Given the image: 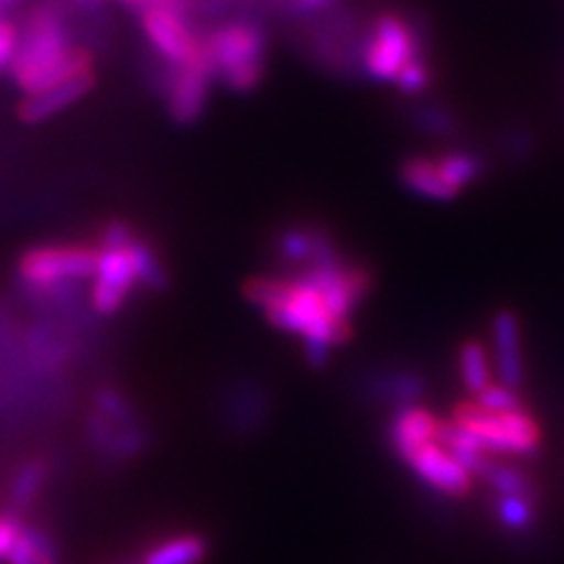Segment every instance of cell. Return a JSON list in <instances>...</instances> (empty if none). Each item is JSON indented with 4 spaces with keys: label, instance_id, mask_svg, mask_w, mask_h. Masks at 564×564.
<instances>
[{
    "label": "cell",
    "instance_id": "cell-1",
    "mask_svg": "<svg viewBox=\"0 0 564 564\" xmlns=\"http://www.w3.org/2000/svg\"><path fill=\"white\" fill-rule=\"evenodd\" d=\"M93 62V52L76 45L64 12L55 3H43L29 14L24 29H20V47L10 66V76L24 95H35L95 70Z\"/></svg>",
    "mask_w": 564,
    "mask_h": 564
},
{
    "label": "cell",
    "instance_id": "cell-2",
    "mask_svg": "<svg viewBox=\"0 0 564 564\" xmlns=\"http://www.w3.org/2000/svg\"><path fill=\"white\" fill-rule=\"evenodd\" d=\"M97 259V245L59 242L31 247L17 261V282L26 294L43 302L74 299L83 280H93Z\"/></svg>",
    "mask_w": 564,
    "mask_h": 564
},
{
    "label": "cell",
    "instance_id": "cell-3",
    "mask_svg": "<svg viewBox=\"0 0 564 564\" xmlns=\"http://www.w3.org/2000/svg\"><path fill=\"white\" fill-rule=\"evenodd\" d=\"M207 62L228 90L250 93L263 78L267 33L257 20H224L203 35Z\"/></svg>",
    "mask_w": 564,
    "mask_h": 564
},
{
    "label": "cell",
    "instance_id": "cell-4",
    "mask_svg": "<svg viewBox=\"0 0 564 564\" xmlns=\"http://www.w3.org/2000/svg\"><path fill=\"white\" fill-rule=\"evenodd\" d=\"M452 421L470 433L487 454L532 456L541 449V426L527 410L489 412L478 400L456 402Z\"/></svg>",
    "mask_w": 564,
    "mask_h": 564
},
{
    "label": "cell",
    "instance_id": "cell-5",
    "mask_svg": "<svg viewBox=\"0 0 564 564\" xmlns=\"http://www.w3.org/2000/svg\"><path fill=\"white\" fill-rule=\"evenodd\" d=\"M421 57V41L414 22L398 12H383L360 45L362 70L379 83H395L400 70Z\"/></svg>",
    "mask_w": 564,
    "mask_h": 564
},
{
    "label": "cell",
    "instance_id": "cell-6",
    "mask_svg": "<svg viewBox=\"0 0 564 564\" xmlns=\"http://www.w3.org/2000/svg\"><path fill=\"white\" fill-rule=\"evenodd\" d=\"M134 236L122 245H97L99 259L97 271L93 275L90 306L101 317L116 315L128 304L132 290L137 288V275L130 254V242L134 240Z\"/></svg>",
    "mask_w": 564,
    "mask_h": 564
},
{
    "label": "cell",
    "instance_id": "cell-7",
    "mask_svg": "<svg viewBox=\"0 0 564 564\" xmlns=\"http://www.w3.org/2000/svg\"><path fill=\"white\" fill-rule=\"evenodd\" d=\"M141 29L155 57L167 66H184L203 57V35L196 33L186 14L165 8H147L141 12Z\"/></svg>",
    "mask_w": 564,
    "mask_h": 564
},
{
    "label": "cell",
    "instance_id": "cell-8",
    "mask_svg": "<svg viewBox=\"0 0 564 564\" xmlns=\"http://www.w3.org/2000/svg\"><path fill=\"white\" fill-rule=\"evenodd\" d=\"M212 78L215 74L205 52L196 62L170 68L163 93L167 97V113L176 126H193L205 113Z\"/></svg>",
    "mask_w": 564,
    "mask_h": 564
},
{
    "label": "cell",
    "instance_id": "cell-9",
    "mask_svg": "<svg viewBox=\"0 0 564 564\" xmlns=\"http://www.w3.org/2000/svg\"><path fill=\"white\" fill-rule=\"evenodd\" d=\"M416 478L449 499H466L473 489V475L437 443L423 445L408 462Z\"/></svg>",
    "mask_w": 564,
    "mask_h": 564
},
{
    "label": "cell",
    "instance_id": "cell-10",
    "mask_svg": "<svg viewBox=\"0 0 564 564\" xmlns=\"http://www.w3.org/2000/svg\"><path fill=\"white\" fill-rule=\"evenodd\" d=\"M440 421L443 419H437L429 408H421V404H408V408L395 410L391 423H388V443H391V449L402 462H408L416 449L435 443Z\"/></svg>",
    "mask_w": 564,
    "mask_h": 564
},
{
    "label": "cell",
    "instance_id": "cell-11",
    "mask_svg": "<svg viewBox=\"0 0 564 564\" xmlns=\"http://www.w3.org/2000/svg\"><path fill=\"white\" fill-rule=\"evenodd\" d=\"M491 341L494 356H497V369L501 383L520 391L524 381L522 344H520V317L516 311L501 308L491 317Z\"/></svg>",
    "mask_w": 564,
    "mask_h": 564
},
{
    "label": "cell",
    "instance_id": "cell-12",
    "mask_svg": "<svg viewBox=\"0 0 564 564\" xmlns=\"http://www.w3.org/2000/svg\"><path fill=\"white\" fill-rule=\"evenodd\" d=\"M93 87H95V70H87V74L68 78L59 85H52L43 93L26 95L24 101L20 104V118L26 122V126H39V122L55 118L57 113L68 109V106L80 101L87 93L93 90Z\"/></svg>",
    "mask_w": 564,
    "mask_h": 564
},
{
    "label": "cell",
    "instance_id": "cell-13",
    "mask_svg": "<svg viewBox=\"0 0 564 564\" xmlns=\"http://www.w3.org/2000/svg\"><path fill=\"white\" fill-rule=\"evenodd\" d=\"M271 410H269V393L259 381H236L228 386L224 393V416L226 426L231 431H240L242 419L247 421V435L263 429ZM245 435V433H242Z\"/></svg>",
    "mask_w": 564,
    "mask_h": 564
},
{
    "label": "cell",
    "instance_id": "cell-14",
    "mask_svg": "<svg viewBox=\"0 0 564 564\" xmlns=\"http://www.w3.org/2000/svg\"><path fill=\"white\" fill-rule=\"evenodd\" d=\"M365 393L388 408L400 410L408 404H419L421 395L426 393V379L414 369H377L365 379Z\"/></svg>",
    "mask_w": 564,
    "mask_h": 564
},
{
    "label": "cell",
    "instance_id": "cell-15",
    "mask_svg": "<svg viewBox=\"0 0 564 564\" xmlns=\"http://www.w3.org/2000/svg\"><path fill=\"white\" fill-rule=\"evenodd\" d=\"M400 182L412 191L414 196L433 203H452L458 198V193L443 180L437 172L435 158L431 155H412L400 165Z\"/></svg>",
    "mask_w": 564,
    "mask_h": 564
},
{
    "label": "cell",
    "instance_id": "cell-16",
    "mask_svg": "<svg viewBox=\"0 0 564 564\" xmlns=\"http://www.w3.org/2000/svg\"><path fill=\"white\" fill-rule=\"evenodd\" d=\"M47 475H50V466L45 458H41V456L26 458V462L17 468V473L10 480V491H8L10 506L8 508L14 510V513L24 516L43 494V489L47 485Z\"/></svg>",
    "mask_w": 564,
    "mask_h": 564
},
{
    "label": "cell",
    "instance_id": "cell-17",
    "mask_svg": "<svg viewBox=\"0 0 564 564\" xmlns=\"http://www.w3.org/2000/svg\"><path fill=\"white\" fill-rule=\"evenodd\" d=\"M207 553L209 545L200 534H176L151 545L139 564H203Z\"/></svg>",
    "mask_w": 564,
    "mask_h": 564
},
{
    "label": "cell",
    "instance_id": "cell-18",
    "mask_svg": "<svg viewBox=\"0 0 564 564\" xmlns=\"http://www.w3.org/2000/svg\"><path fill=\"white\" fill-rule=\"evenodd\" d=\"M6 564H59L57 541L45 527L26 522Z\"/></svg>",
    "mask_w": 564,
    "mask_h": 564
},
{
    "label": "cell",
    "instance_id": "cell-19",
    "mask_svg": "<svg viewBox=\"0 0 564 564\" xmlns=\"http://www.w3.org/2000/svg\"><path fill=\"white\" fill-rule=\"evenodd\" d=\"M437 172L443 174V180L462 196V191L475 184L485 174L487 165L478 153L473 151H447L435 158Z\"/></svg>",
    "mask_w": 564,
    "mask_h": 564
},
{
    "label": "cell",
    "instance_id": "cell-20",
    "mask_svg": "<svg viewBox=\"0 0 564 564\" xmlns=\"http://www.w3.org/2000/svg\"><path fill=\"white\" fill-rule=\"evenodd\" d=\"M130 254L139 288H144L149 292H165L170 288V273L151 242L134 236V240L130 242Z\"/></svg>",
    "mask_w": 564,
    "mask_h": 564
},
{
    "label": "cell",
    "instance_id": "cell-21",
    "mask_svg": "<svg viewBox=\"0 0 564 564\" xmlns=\"http://www.w3.org/2000/svg\"><path fill=\"white\" fill-rule=\"evenodd\" d=\"M458 375L466 386V391L480 395L491 383V365L485 344L478 339H468L458 348Z\"/></svg>",
    "mask_w": 564,
    "mask_h": 564
},
{
    "label": "cell",
    "instance_id": "cell-22",
    "mask_svg": "<svg viewBox=\"0 0 564 564\" xmlns=\"http://www.w3.org/2000/svg\"><path fill=\"white\" fill-rule=\"evenodd\" d=\"M494 516H497V520L508 532L524 534L527 529L534 527L536 520L534 497H503V494H497V499H494Z\"/></svg>",
    "mask_w": 564,
    "mask_h": 564
},
{
    "label": "cell",
    "instance_id": "cell-23",
    "mask_svg": "<svg viewBox=\"0 0 564 564\" xmlns=\"http://www.w3.org/2000/svg\"><path fill=\"white\" fill-rule=\"evenodd\" d=\"M480 478L494 491L503 494V497H534L536 499V487H534L532 480H529V475H524L522 470H518L513 466L497 464L494 458H491L489 466L485 468Z\"/></svg>",
    "mask_w": 564,
    "mask_h": 564
},
{
    "label": "cell",
    "instance_id": "cell-24",
    "mask_svg": "<svg viewBox=\"0 0 564 564\" xmlns=\"http://www.w3.org/2000/svg\"><path fill=\"white\" fill-rule=\"evenodd\" d=\"M485 410L489 412H516V410H524L520 391L516 388H508L503 383H489L480 395H475Z\"/></svg>",
    "mask_w": 564,
    "mask_h": 564
},
{
    "label": "cell",
    "instance_id": "cell-25",
    "mask_svg": "<svg viewBox=\"0 0 564 564\" xmlns=\"http://www.w3.org/2000/svg\"><path fill=\"white\" fill-rule=\"evenodd\" d=\"M26 518L22 513H14V510L6 508L0 510V562H8L17 539L24 532Z\"/></svg>",
    "mask_w": 564,
    "mask_h": 564
},
{
    "label": "cell",
    "instance_id": "cell-26",
    "mask_svg": "<svg viewBox=\"0 0 564 564\" xmlns=\"http://www.w3.org/2000/svg\"><path fill=\"white\" fill-rule=\"evenodd\" d=\"M395 83H398V87H400L404 95H419V93H423L429 87L431 70H429L426 64H423V59L419 57V59L410 62L408 66L400 70V76L395 78Z\"/></svg>",
    "mask_w": 564,
    "mask_h": 564
},
{
    "label": "cell",
    "instance_id": "cell-27",
    "mask_svg": "<svg viewBox=\"0 0 564 564\" xmlns=\"http://www.w3.org/2000/svg\"><path fill=\"white\" fill-rule=\"evenodd\" d=\"M416 122L421 130L431 134H452L454 132V120L445 109H437V106H426V109L416 111Z\"/></svg>",
    "mask_w": 564,
    "mask_h": 564
},
{
    "label": "cell",
    "instance_id": "cell-28",
    "mask_svg": "<svg viewBox=\"0 0 564 564\" xmlns=\"http://www.w3.org/2000/svg\"><path fill=\"white\" fill-rule=\"evenodd\" d=\"M17 47H20V26L0 17V70H10Z\"/></svg>",
    "mask_w": 564,
    "mask_h": 564
},
{
    "label": "cell",
    "instance_id": "cell-29",
    "mask_svg": "<svg viewBox=\"0 0 564 564\" xmlns=\"http://www.w3.org/2000/svg\"><path fill=\"white\" fill-rule=\"evenodd\" d=\"M292 3L299 10H315V8H321L323 3H327V0H292Z\"/></svg>",
    "mask_w": 564,
    "mask_h": 564
},
{
    "label": "cell",
    "instance_id": "cell-30",
    "mask_svg": "<svg viewBox=\"0 0 564 564\" xmlns=\"http://www.w3.org/2000/svg\"><path fill=\"white\" fill-rule=\"evenodd\" d=\"M78 3H85V6H95V3H99V0H78Z\"/></svg>",
    "mask_w": 564,
    "mask_h": 564
},
{
    "label": "cell",
    "instance_id": "cell-31",
    "mask_svg": "<svg viewBox=\"0 0 564 564\" xmlns=\"http://www.w3.org/2000/svg\"><path fill=\"white\" fill-rule=\"evenodd\" d=\"M111 564H139V562H132V560H120V562H111Z\"/></svg>",
    "mask_w": 564,
    "mask_h": 564
},
{
    "label": "cell",
    "instance_id": "cell-32",
    "mask_svg": "<svg viewBox=\"0 0 564 564\" xmlns=\"http://www.w3.org/2000/svg\"><path fill=\"white\" fill-rule=\"evenodd\" d=\"M8 3H14V0H0V6H8Z\"/></svg>",
    "mask_w": 564,
    "mask_h": 564
}]
</instances>
